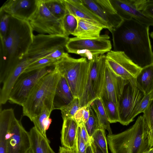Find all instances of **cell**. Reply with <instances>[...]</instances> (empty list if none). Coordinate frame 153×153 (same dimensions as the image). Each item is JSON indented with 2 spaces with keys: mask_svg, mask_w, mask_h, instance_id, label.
I'll return each instance as SVG.
<instances>
[{
  "mask_svg": "<svg viewBox=\"0 0 153 153\" xmlns=\"http://www.w3.org/2000/svg\"><path fill=\"white\" fill-rule=\"evenodd\" d=\"M123 20L133 19L140 23L153 26V19L142 11L143 0H110Z\"/></svg>",
  "mask_w": 153,
  "mask_h": 153,
  "instance_id": "cell-15",
  "label": "cell"
},
{
  "mask_svg": "<svg viewBox=\"0 0 153 153\" xmlns=\"http://www.w3.org/2000/svg\"><path fill=\"white\" fill-rule=\"evenodd\" d=\"M69 39L59 35L41 34L34 35L26 56L30 58L33 62L43 58L57 61L67 53L65 49Z\"/></svg>",
  "mask_w": 153,
  "mask_h": 153,
  "instance_id": "cell-6",
  "label": "cell"
},
{
  "mask_svg": "<svg viewBox=\"0 0 153 153\" xmlns=\"http://www.w3.org/2000/svg\"><path fill=\"white\" fill-rule=\"evenodd\" d=\"M7 123L3 118L0 119V153H7L6 133Z\"/></svg>",
  "mask_w": 153,
  "mask_h": 153,
  "instance_id": "cell-33",
  "label": "cell"
},
{
  "mask_svg": "<svg viewBox=\"0 0 153 153\" xmlns=\"http://www.w3.org/2000/svg\"><path fill=\"white\" fill-rule=\"evenodd\" d=\"M135 82L137 88L145 95L151 93L153 90V63L141 68Z\"/></svg>",
  "mask_w": 153,
  "mask_h": 153,
  "instance_id": "cell-22",
  "label": "cell"
},
{
  "mask_svg": "<svg viewBox=\"0 0 153 153\" xmlns=\"http://www.w3.org/2000/svg\"><path fill=\"white\" fill-rule=\"evenodd\" d=\"M90 106L96 115L99 126V129L105 131L106 130L108 134H112L110 123L100 98L94 100L91 103Z\"/></svg>",
  "mask_w": 153,
  "mask_h": 153,
  "instance_id": "cell-25",
  "label": "cell"
},
{
  "mask_svg": "<svg viewBox=\"0 0 153 153\" xmlns=\"http://www.w3.org/2000/svg\"><path fill=\"white\" fill-rule=\"evenodd\" d=\"M143 113V116L150 130L153 126V99L150 100Z\"/></svg>",
  "mask_w": 153,
  "mask_h": 153,
  "instance_id": "cell-36",
  "label": "cell"
},
{
  "mask_svg": "<svg viewBox=\"0 0 153 153\" xmlns=\"http://www.w3.org/2000/svg\"><path fill=\"white\" fill-rule=\"evenodd\" d=\"M150 36L151 38L153 39V31L151 32Z\"/></svg>",
  "mask_w": 153,
  "mask_h": 153,
  "instance_id": "cell-48",
  "label": "cell"
},
{
  "mask_svg": "<svg viewBox=\"0 0 153 153\" xmlns=\"http://www.w3.org/2000/svg\"><path fill=\"white\" fill-rule=\"evenodd\" d=\"M100 98L109 123L119 122L117 105L102 95L101 96Z\"/></svg>",
  "mask_w": 153,
  "mask_h": 153,
  "instance_id": "cell-27",
  "label": "cell"
},
{
  "mask_svg": "<svg viewBox=\"0 0 153 153\" xmlns=\"http://www.w3.org/2000/svg\"><path fill=\"white\" fill-rule=\"evenodd\" d=\"M90 145L93 153H104L97 143L91 138Z\"/></svg>",
  "mask_w": 153,
  "mask_h": 153,
  "instance_id": "cell-41",
  "label": "cell"
},
{
  "mask_svg": "<svg viewBox=\"0 0 153 153\" xmlns=\"http://www.w3.org/2000/svg\"><path fill=\"white\" fill-rule=\"evenodd\" d=\"M90 144L87 143L83 139L81 134L80 127L79 125L76 140V153H86L87 148Z\"/></svg>",
  "mask_w": 153,
  "mask_h": 153,
  "instance_id": "cell-37",
  "label": "cell"
},
{
  "mask_svg": "<svg viewBox=\"0 0 153 153\" xmlns=\"http://www.w3.org/2000/svg\"><path fill=\"white\" fill-rule=\"evenodd\" d=\"M149 26L132 19H125L117 31V50L124 52L141 68L153 63Z\"/></svg>",
  "mask_w": 153,
  "mask_h": 153,
  "instance_id": "cell-1",
  "label": "cell"
},
{
  "mask_svg": "<svg viewBox=\"0 0 153 153\" xmlns=\"http://www.w3.org/2000/svg\"><path fill=\"white\" fill-rule=\"evenodd\" d=\"M59 153H76V148L70 149L63 146H60Z\"/></svg>",
  "mask_w": 153,
  "mask_h": 153,
  "instance_id": "cell-42",
  "label": "cell"
},
{
  "mask_svg": "<svg viewBox=\"0 0 153 153\" xmlns=\"http://www.w3.org/2000/svg\"><path fill=\"white\" fill-rule=\"evenodd\" d=\"M89 116L85 126L87 132L91 138L97 129H99L98 122L96 115L90 105L89 107Z\"/></svg>",
  "mask_w": 153,
  "mask_h": 153,
  "instance_id": "cell-30",
  "label": "cell"
},
{
  "mask_svg": "<svg viewBox=\"0 0 153 153\" xmlns=\"http://www.w3.org/2000/svg\"><path fill=\"white\" fill-rule=\"evenodd\" d=\"M145 95L137 88L135 81H128L117 104L120 124L127 126L133 121L131 119L132 113Z\"/></svg>",
  "mask_w": 153,
  "mask_h": 153,
  "instance_id": "cell-12",
  "label": "cell"
},
{
  "mask_svg": "<svg viewBox=\"0 0 153 153\" xmlns=\"http://www.w3.org/2000/svg\"><path fill=\"white\" fill-rule=\"evenodd\" d=\"M68 12L76 17L82 18L108 29L107 24L85 6L81 0H64Z\"/></svg>",
  "mask_w": 153,
  "mask_h": 153,
  "instance_id": "cell-18",
  "label": "cell"
},
{
  "mask_svg": "<svg viewBox=\"0 0 153 153\" xmlns=\"http://www.w3.org/2000/svg\"><path fill=\"white\" fill-rule=\"evenodd\" d=\"M152 147H153V146H152Z\"/></svg>",
  "mask_w": 153,
  "mask_h": 153,
  "instance_id": "cell-49",
  "label": "cell"
},
{
  "mask_svg": "<svg viewBox=\"0 0 153 153\" xmlns=\"http://www.w3.org/2000/svg\"><path fill=\"white\" fill-rule=\"evenodd\" d=\"M61 20L65 36L69 38V36L70 35H73L77 28V20L76 18L68 12Z\"/></svg>",
  "mask_w": 153,
  "mask_h": 153,
  "instance_id": "cell-28",
  "label": "cell"
},
{
  "mask_svg": "<svg viewBox=\"0 0 153 153\" xmlns=\"http://www.w3.org/2000/svg\"><path fill=\"white\" fill-rule=\"evenodd\" d=\"M10 15L0 11V37L3 38L6 35L8 30Z\"/></svg>",
  "mask_w": 153,
  "mask_h": 153,
  "instance_id": "cell-35",
  "label": "cell"
},
{
  "mask_svg": "<svg viewBox=\"0 0 153 153\" xmlns=\"http://www.w3.org/2000/svg\"><path fill=\"white\" fill-rule=\"evenodd\" d=\"M54 68L53 66L23 73L14 85L8 102L22 106L39 80Z\"/></svg>",
  "mask_w": 153,
  "mask_h": 153,
  "instance_id": "cell-11",
  "label": "cell"
},
{
  "mask_svg": "<svg viewBox=\"0 0 153 153\" xmlns=\"http://www.w3.org/2000/svg\"><path fill=\"white\" fill-rule=\"evenodd\" d=\"M66 80L74 97L80 100L84 92L90 68L89 61L85 57L75 59L67 53L54 66Z\"/></svg>",
  "mask_w": 153,
  "mask_h": 153,
  "instance_id": "cell-5",
  "label": "cell"
},
{
  "mask_svg": "<svg viewBox=\"0 0 153 153\" xmlns=\"http://www.w3.org/2000/svg\"><path fill=\"white\" fill-rule=\"evenodd\" d=\"M86 153H93L90 144L88 146L87 148Z\"/></svg>",
  "mask_w": 153,
  "mask_h": 153,
  "instance_id": "cell-44",
  "label": "cell"
},
{
  "mask_svg": "<svg viewBox=\"0 0 153 153\" xmlns=\"http://www.w3.org/2000/svg\"><path fill=\"white\" fill-rule=\"evenodd\" d=\"M143 153H153V147L151 148L149 150L143 152Z\"/></svg>",
  "mask_w": 153,
  "mask_h": 153,
  "instance_id": "cell-45",
  "label": "cell"
},
{
  "mask_svg": "<svg viewBox=\"0 0 153 153\" xmlns=\"http://www.w3.org/2000/svg\"><path fill=\"white\" fill-rule=\"evenodd\" d=\"M83 4L104 21L112 33L121 25L124 20L114 7L110 0H81Z\"/></svg>",
  "mask_w": 153,
  "mask_h": 153,
  "instance_id": "cell-14",
  "label": "cell"
},
{
  "mask_svg": "<svg viewBox=\"0 0 153 153\" xmlns=\"http://www.w3.org/2000/svg\"><path fill=\"white\" fill-rule=\"evenodd\" d=\"M109 39L106 34L93 39L76 37L69 38L65 48L68 52L79 55L89 61L95 56L104 54L111 51L112 45Z\"/></svg>",
  "mask_w": 153,
  "mask_h": 153,
  "instance_id": "cell-9",
  "label": "cell"
},
{
  "mask_svg": "<svg viewBox=\"0 0 153 153\" xmlns=\"http://www.w3.org/2000/svg\"><path fill=\"white\" fill-rule=\"evenodd\" d=\"M106 62L112 71L124 79L135 81L141 68L121 51H112L107 53Z\"/></svg>",
  "mask_w": 153,
  "mask_h": 153,
  "instance_id": "cell-13",
  "label": "cell"
},
{
  "mask_svg": "<svg viewBox=\"0 0 153 153\" xmlns=\"http://www.w3.org/2000/svg\"><path fill=\"white\" fill-rule=\"evenodd\" d=\"M81 107L79 100L74 97L70 103L60 109L63 120L74 117L76 112Z\"/></svg>",
  "mask_w": 153,
  "mask_h": 153,
  "instance_id": "cell-29",
  "label": "cell"
},
{
  "mask_svg": "<svg viewBox=\"0 0 153 153\" xmlns=\"http://www.w3.org/2000/svg\"><path fill=\"white\" fill-rule=\"evenodd\" d=\"M7 123L6 137L7 153H25L30 148L29 132L16 117L12 108L1 110Z\"/></svg>",
  "mask_w": 153,
  "mask_h": 153,
  "instance_id": "cell-8",
  "label": "cell"
},
{
  "mask_svg": "<svg viewBox=\"0 0 153 153\" xmlns=\"http://www.w3.org/2000/svg\"><path fill=\"white\" fill-rule=\"evenodd\" d=\"M85 106L81 107L75 114L74 118L78 125L81 124L82 122L84 112Z\"/></svg>",
  "mask_w": 153,
  "mask_h": 153,
  "instance_id": "cell-40",
  "label": "cell"
},
{
  "mask_svg": "<svg viewBox=\"0 0 153 153\" xmlns=\"http://www.w3.org/2000/svg\"><path fill=\"white\" fill-rule=\"evenodd\" d=\"M142 11L153 19V0H143Z\"/></svg>",
  "mask_w": 153,
  "mask_h": 153,
  "instance_id": "cell-38",
  "label": "cell"
},
{
  "mask_svg": "<svg viewBox=\"0 0 153 153\" xmlns=\"http://www.w3.org/2000/svg\"><path fill=\"white\" fill-rule=\"evenodd\" d=\"M61 76L55 68L43 77L36 84L22 106L23 115L31 120L39 114L44 105L54 110L53 100L56 89Z\"/></svg>",
  "mask_w": 153,
  "mask_h": 153,
  "instance_id": "cell-4",
  "label": "cell"
},
{
  "mask_svg": "<svg viewBox=\"0 0 153 153\" xmlns=\"http://www.w3.org/2000/svg\"><path fill=\"white\" fill-rule=\"evenodd\" d=\"M25 153H33L32 150L30 148Z\"/></svg>",
  "mask_w": 153,
  "mask_h": 153,
  "instance_id": "cell-47",
  "label": "cell"
},
{
  "mask_svg": "<svg viewBox=\"0 0 153 153\" xmlns=\"http://www.w3.org/2000/svg\"><path fill=\"white\" fill-rule=\"evenodd\" d=\"M74 98L66 80L61 75L53 98L54 109H60L70 103Z\"/></svg>",
  "mask_w": 153,
  "mask_h": 153,
  "instance_id": "cell-20",
  "label": "cell"
},
{
  "mask_svg": "<svg viewBox=\"0 0 153 153\" xmlns=\"http://www.w3.org/2000/svg\"><path fill=\"white\" fill-rule=\"evenodd\" d=\"M89 61V76L84 92L79 100L81 107L90 105L95 99L100 98L103 89L106 55L95 56Z\"/></svg>",
  "mask_w": 153,
  "mask_h": 153,
  "instance_id": "cell-7",
  "label": "cell"
},
{
  "mask_svg": "<svg viewBox=\"0 0 153 153\" xmlns=\"http://www.w3.org/2000/svg\"><path fill=\"white\" fill-rule=\"evenodd\" d=\"M30 148L33 153H55L51 148L50 141L33 127L29 132Z\"/></svg>",
  "mask_w": 153,
  "mask_h": 153,
  "instance_id": "cell-23",
  "label": "cell"
},
{
  "mask_svg": "<svg viewBox=\"0 0 153 153\" xmlns=\"http://www.w3.org/2000/svg\"><path fill=\"white\" fill-rule=\"evenodd\" d=\"M57 61L48 58H43L31 63L24 72H29L45 68L54 66Z\"/></svg>",
  "mask_w": 153,
  "mask_h": 153,
  "instance_id": "cell-31",
  "label": "cell"
},
{
  "mask_svg": "<svg viewBox=\"0 0 153 153\" xmlns=\"http://www.w3.org/2000/svg\"><path fill=\"white\" fill-rule=\"evenodd\" d=\"M33 31L27 20L10 15L7 32L0 39V71L26 56L33 42Z\"/></svg>",
  "mask_w": 153,
  "mask_h": 153,
  "instance_id": "cell-2",
  "label": "cell"
},
{
  "mask_svg": "<svg viewBox=\"0 0 153 153\" xmlns=\"http://www.w3.org/2000/svg\"><path fill=\"white\" fill-rule=\"evenodd\" d=\"M150 94V99L152 100L153 99V90L151 92Z\"/></svg>",
  "mask_w": 153,
  "mask_h": 153,
  "instance_id": "cell-46",
  "label": "cell"
},
{
  "mask_svg": "<svg viewBox=\"0 0 153 153\" xmlns=\"http://www.w3.org/2000/svg\"><path fill=\"white\" fill-rule=\"evenodd\" d=\"M76 18L77 25L73 35L82 39H96L100 36L103 27L86 20Z\"/></svg>",
  "mask_w": 153,
  "mask_h": 153,
  "instance_id": "cell-21",
  "label": "cell"
},
{
  "mask_svg": "<svg viewBox=\"0 0 153 153\" xmlns=\"http://www.w3.org/2000/svg\"><path fill=\"white\" fill-rule=\"evenodd\" d=\"M63 120L61 137L62 146L70 149H75L79 125L74 117Z\"/></svg>",
  "mask_w": 153,
  "mask_h": 153,
  "instance_id": "cell-19",
  "label": "cell"
},
{
  "mask_svg": "<svg viewBox=\"0 0 153 153\" xmlns=\"http://www.w3.org/2000/svg\"><path fill=\"white\" fill-rule=\"evenodd\" d=\"M149 129L143 116L130 128L117 134H108L107 142L112 153H143L151 148Z\"/></svg>",
  "mask_w": 153,
  "mask_h": 153,
  "instance_id": "cell-3",
  "label": "cell"
},
{
  "mask_svg": "<svg viewBox=\"0 0 153 153\" xmlns=\"http://www.w3.org/2000/svg\"><path fill=\"white\" fill-rule=\"evenodd\" d=\"M47 7L55 17L62 19L68 12L64 0H43Z\"/></svg>",
  "mask_w": 153,
  "mask_h": 153,
  "instance_id": "cell-26",
  "label": "cell"
},
{
  "mask_svg": "<svg viewBox=\"0 0 153 153\" xmlns=\"http://www.w3.org/2000/svg\"><path fill=\"white\" fill-rule=\"evenodd\" d=\"M150 94L145 95L135 107L131 115L133 120L137 115L143 113L148 106L150 100Z\"/></svg>",
  "mask_w": 153,
  "mask_h": 153,
  "instance_id": "cell-34",
  "label": "cell"
},
{
  "mask_svg": "<svg viewBox=\"0 0 153 153\" xmlns=\"http://www.w3.org/2000/svg\"><path fill=\"white\" fill-rule=\"evenodd\" d=\"M37 1V0H8L1 7L0 11L28 20L36 8Z\"/></svg>",
  "mask_w": 153,
  "mask_h": 153,
  "instance_id": "cell-17",
  "label": "cell"
},
{
  "mask_svg": "<svg viewBox=\"0 0 153 153\" xmlns=\"http://www.w3.org/2000/svg\"><path fill=\"white\" fill-rule=\"evenodd\" d=\"M91 138L95 141L104 153H108L107 140L104 131L101 129L97 130Z\"/></svg>",
  "mask_w": 153,
  "mask_h": 153,
  "instance_id": "cell-32",
  "label": "cell"
},
{
  "mask_svg": "<svg viewBox=\"0 0 153 153\" xmlns=\"http://www.w3.org/2000/svg\"><path fill=\"white\" fill-rule=\"evenodd\" d=\"M53 110L44 105L41 113L33 117L31 120L36 130L46 138H48L46 131L49 128L52 120L50 117Z\"/></svg>",
  "mask_w": 153,
  "mask_h": 153,
  "instance_id": "cell-24",
  "label": "cell"
},
{
  "mask_svg": "<svg viewBox=\"0 0 153 153\" xmlns=\"http://www.w3.org/2000/svg\"><path fill=\"white\" fill-rule=\"evenodd\" d=\"M79 125L80 127L81 134L83 139L87 143H90L91 138L87 132L84 123H82Z\"/></svg>",
  "mask_w": 153,
  "mask_h": 153,
  "instance_id": "cell-39",
  "label": "cell"
},
{
  "mask_svg": "<svg viewBox=\"0 0 153 153\" xmlns=\"http://www.w3.org/2000/svg\"><path fill=\"white\" fill-rule=\"evenodd\" d=\"M28 21L33 30L40 34L65 36L61 20L51 13L43 0H37L36 8Z\"/></svg>",
  "mask_w": 153,
  "mask_h": 153,
  "instance_id": "cell-10",
  "label": "cell"
},
{
  "mask_svg": "<svg viewBox=\"0 0 153 153\" xmlns=\"http://www.w3.org/2000/svg\"><path fill=\"white\" fill-rule=\"evenodd\" d=\"M148 137L149 145L151 148L153 146V126L151 129L149 130Z\"/></svg>",
  "mask_w": 153,
  "mask_h": 153,
  "instance_id": "cell-43",
  "label": "cell"
},
{
  "mask_svg": "<svg viewBox=\"0 0 153 153\" xmlns=\"http://www.w3.org/2000/svg\"><path fill=\"white\" fill-rule=\"evenodd\" d=\"M128 81L116 75L106 63L101 96H104L117 105L124 87Z\"/></svg>",
  "mask_w": 153,
  "mask_h": 153,
  "instance_id": "cell-16",
  "label": "cell"
}]
</instances>
